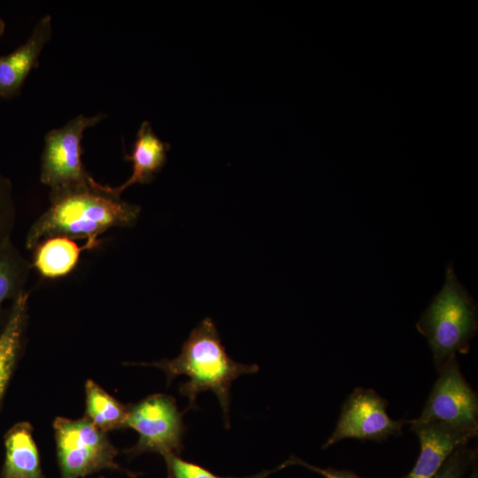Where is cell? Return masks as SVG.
<instances>
[{
  "label": "cell",
  "mask_w": 478,
  "mask_h": 478,
  "mask_svg": "<svg viewBox=\"0 0 478 478\" xmlns=\"http://www.w3.org/2000/svg\"><path fill=\"white\" fill-rule=\"evenodd\" d=\"M104 113L79 114L64 127L50 130L44 137L40 181L52 190L81 186L94 179L82 161V139L86 129L101 122Z\"/></svg>",
  "instance_id": "5b68a950"
},
{
  "label": "cell",
  "mask_w": 478,
  "mask_h": 478,
  "mask_svg": "<svg viewBox=\"0 0 478 478\" xmlns=\"http://www.w3.org/2000/svg\"><path fill=\"white\" fill-rule=\"evenodd\" d=\"M52 35L50 14L40 18L25 42L12 52L0 55V98L19 96L26 79L39 66L41 53Z\"/></svg>",
  "instance_id": "9c48e42d"
},
{
  "label": "cell",
  "mask_w": 478,
  "mask_h": 478,
  "mask_svg": "<svg viewBox=\"0 0 478 478\" xmlns=\"http://www.w3.org/2000/svg\"><path fill=\"white\" fill-rule=\"evenodd\" d=\"M85 418L104 432L126 428L128 405H125L91 380L85 385Z\"/></svg>",
  "instance_id": "9a60e30c"
},
{
  "label": "cell",
  "mask_w": 478,
  "mask_h": 478,
  "mask_svg": "<svg viewBox=\"0 0 478 478\" xmlns=\"http://www.w3.org/2000/svg\"><path fill=\"white\" fill-rule=\"evenodd\" d=\"M32 266L12 239L0 246V317L4 302L14 301L25 290Z\"/></svg>",
  "instance_id": "2e32d148"
},
{
  "label": "cell",
  "mask_w": 478,
  "mask_h": 478,
  "mask_svg": "<svg viewBox=\"0 0 478 478\" xmlns=\"http://www.w3.org/2000/svg\"><path fill=\"white\" fill-rule=\"evenodd\" d=\"M99 478H105V477H104V476H100Z\"/></svg>",
  "instance_id": "603a6c76"
},
{
  "label": "cell",
  "mask_w": 478,
  "mask_h": 478,
  "mask_svg": "<svg viewBox=\"0 0 478 478\" xmlns=\"http://www.w3.org/2000/svg\"><path fill=\"white\" fill-rule=\"evenodd\" d=\"M168 478H172V477L169 476Z\"/></svg>",
  "instance_id": "cb8c5ba5"
},
{
  "label": "cell",
  "mask_w": 478,
  "mask_h": 478,
  "mask_svg": "<svg viewBox=\"0 0 478 478\" xmlns=\"http://www.w3.org/2000/svg\"><path fill=\"white\" fill-rule=\"evenodd\" d=\"M140 206L115 194L111 186L93 180L70 189L50 192V206L31 225L26 236L27 250L43 238L62 235L85 239L87 250L98 246L99 236L113 227L133 226Z\"/></svg>",
  "instance_id": "6da1fadb"
},
{
  "label": "cell",
  "mask_w": 478,
  "mask_h": 478,
  "mask_svg": "<svg viewBox=\"0 0 478 478\" xmlns=\"http://www.w3.org/2000/svg\"><path fill=\"white\" fill-rule=\"evenodd\" d=\"M164 459L169 476L172 478H266L269 474L290 466L288 459L283 464L272 470H266L251 476L231 477L215 474L197 464L181 459L178 455L168 454L164 456Z\"/></svg>",
  "instance_id": "e0dca14e"
},
{
  "label": "cell",
  "mask_w": 478,
  "mask_h": 478,
  "mask_svg": "<svg viewBox=\"0 0 478 478\" xmlns=\"http://www.w3.org/2000/svg\"><path fill=\"white\" fill-rule=\"evenodd\" d=\"M169 150L170 143L156 135L149 121H143L137 131L131 154L124 155V159L132 163V173L122 184L111 187L112 190L120 196L132 185L152 181L165 166Z\"/></svg>",
  "instance_id": "7c38bea8"
},
{
  "label": "cell",
  "mask_w": 478,
  "mask_h": 478,
  "mask_svg": "<svg viewBox=\"0 0 478 478\" xmlns=\"http://www.w3.org/2000/svg\"><path fill=\"white\" fill-rule=\"evenodd\" d=\"M53 428L60 478H83L104 469L135 476L116 463L118 450L106 433L87 418L58 417Z\"/></svg>",
  "instance_id": "277c9868"
},
{
  "label": "cell",
  "mask_w": 478,
  "mask_h": 478,
  "mask_svg": "<svg viewBox=\"0 0 478 478\" xmlns=\"http://www.w3.org/2000/svg\"><path fill=\"white\" fill-rule=\"evenodd\" d=\"M420 452L412 469L402 478H434L449 456L477 435L439 422L410 424Z\"/></svg>",
  "instance_id": "30bf717a"
},
{
  "label": "cell",
  "mask_w": 478,
  "mask_h": 478,
  "mask_svg": "<svg viewBox=\"0 0 478 478\" xmlns=\"http://www.w3.org/2000/svg\"><path fill=\"white\" fill-rule=\"evenodd\" d=\"M439 372L420 417L406 422H439L477 435V394L463 377L456 358L441 366Z\"/></svg>",
  "instance_id": "52a82bcc"
},
{
  "label": "cell",
  "mask_w": 478,
  "mask_h": 478,
  "mask_svg": "<svg viewBox=\"0 0 478 478\" xmlns=\"http://www.w3.org/2000/svg\"><path fill=\"white\" fill-rule=\"evenodd\" d=\"M5 30V23L2 18H0V40Z\"/></svg>",
  "instance_id": "7402d4cb"
},
{
  "label": "cell",
  "mask_w": 478,
  "mask_h": 478,
  "mask_svg": "<svg viewBox=\"0 0 478 478\" xmlns=\"http://www.w3.org/2000/svg\"><path fill=\"white\" fill-rule=\"evenodd\" d=\"M32 251V268L45 279L54 280L70 274L77 266L81 254L88 251L72 238L53 235L38 242Z\"/></svg>",
  "instance_id": "5bb4252c"
},
{
  "label": "cell",
  "mask_w": 478,
  "mask_h": 478,
  "mask_svg": "<svg viewBox=\"0 0 478 478\" xmlns=\"http://www.w3.org/2000/svg\"><path fill=\"white\" fill-rule=\"evenodd\" d=\"M29 293L24 291L4 316L0 331V410L25 344Z\"/></svg>",
  "instance_id": "8fae6325"
},
{
  "label": "cell",
  "mask_w": 478,
  "mask_h": 478,
  "mask_svg": "<svg viewBox=\"0 0 478 478\" xmlns=\"http://www.w3.org/2000/svg\"><path fill=\"white\" fill-rule=\"evenodd\" d=\"M467 444L458 447L446 459L434 478H464L476 458V452Z\"/></svg>",
  "instance_id": "d6986e66"
},
{
  "label": "cell",
  "mask_w": 478,
  "mask_h": 478,
  "mask_svg": "<svg viewBox=\"0 0 478 478\" xmlns=\"http://www.w3.org/2000/svg\"><path fill=\"white\" fill-rule=\"evenodd\" d=\"M468 478H478L476 458L474 459V461L471 464V472Z\"/></svg>",
  "instance_id": "44dd1931"
},
{
  "label": "cell",
  "mask_w": 478,
  "mask_h": 478,
  "mask_svg": "<svg viewBox=\"0 0 478 478\" xmlns=\"http://www.w3.org/2000/svg\"><path fill=\"white\" fill-rule=\"evenodd\" d=\"M137 365L160 368L168 384L178 375L188 376L189 380L179 386L180 394L189 401L186 411L197 407V398L201 392H213L222 408L227 428L232 382L241 375L258 371L257 365L238 363L228 356L210 318L203 320L191 331L176 358Z\"/></svg>",
  "instance_id": "7a4b0ae2"
},
{
  "label": "cell",
  "mask_w": 478,
  "mask_h": 478,
  "mask_svg": "<svg viewBox=\"0 0 478 478\" xmlns=\"http://www.w3.org/2000/svg\"><path fill=\"white\" fill-rule=\"evenodd\" d=\"M386 408L387 401L374 390L357 388L343 405L335 428L322 448L343 439L382 441L400 433L406 421L391 419Z\"/></svg>",
  "instance_id": "ba28073f"
},
{
  "label": "cell",
  "mask_w": 478,
  "mask_h": 478,
  "mask_svg": "<svg viewBox=\"0 0 478 478\" xmlns=\"http://www.w3.org/2000/svg\"><path fill=\"white\" fill-rule=\"evenodd\" d=\"M4 439L5 458L0 478H45L30 423L14 424Z\"/></svg>",
  "instance_id": "4fadbf2b"
},
{
  "label": "cell",
  "mask_w": 478,
  "mask_h": 478,
  "mask_svg": "<svg viewBox=\"0 0 478 478\" xmlns=\"http://www.w3.org/2000/svg\"><path fill=\"white\" fill-rule=\"evenodd\" d=\"M182 415L176 400L165 394L150 395L129 405L126 428L135 429L139 438L133 447L126 450V453L130 456L144 452H156L163 457L168 454L179 456L183 450L185 432Z\"/></svg>",
  "instance_id": "8992f818"
},
{
  "label": "cell",
  "mask_w": 478,
  "mask_h": 478,
  "mask_svg": "<svg viewBox=\"0 0 478 478\" xmlns=\"http://www.w3.org/2000/svg\"><path fill=\"white\" fill-rule=\"evenodd\" d=\"M477 327V305L458 280L453 264L450 262L441 290L416 324L418 331L428 340L438 369L455 358L457 352L468 351Z\"/></svg>",
  "instance_id": "3957f363"
},
{
  "label": "cell",
  "mask_w": 478,
  "mask_h": 478,
  "mask_svg": "<svg viewBox=\"0 0 478 478\" xmlns=\"http://www.w3.org/2000/svg\"><path fill=\"white\" fill-rule=\"evenodd\" d=\"M290 464L292 465H300L309 470H312L323 478H360L355 473L349 470H337L334 468H321L319 466H312L307 462L302 460L301 459L292 456L289 459Z\"/></svg>",
  "instance_id": "ffe728a7"
},
{
  "label": "cell",
  "mask_w": 478,
  "mask_h": 478,
  "mask_svg": "<svg viewBox=\"0 0 478 478\" xmlns=\"http://www.w3.org/2000/svg\"><path fill=\"white\" fill-rule=\"evenodd\" d=\"M16 215L12 181L0 172V246L11 239Z\"/></svg>",
  "instance_id": "ac0fdd59"
}]
</instances>
